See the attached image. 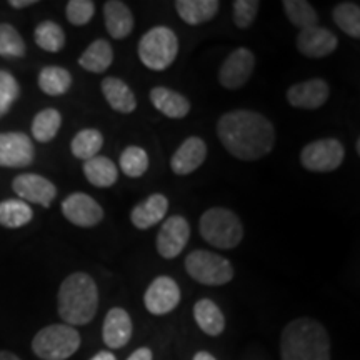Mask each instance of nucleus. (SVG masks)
<instances>
[{"mask_svg": "<svg viewBox=\"0 0 360 360\" xmlns=\"http://www.w3.org/2000/svg\"><path fill=\"white\" fill-rule=\"evenodd\" d=\"M102 94L109 105L119 114H132L137 109V98L132 89L119 77H105L102 80Z\"/></svg>", "mask_w": 360, "mask_h": 360, "instance_id": "22", "label": "nucleus"}, {"mask_svg": "<svg viewBox=\"0 0 360 360\" xmlns=\"http://www.w3.org/2000/svg\"><path fill=\"white\" fill-rule=\"evenodd\" d=\"M132 337V319L127 310L114 307L105 315L102 327L103 344L109 349H122Z\"/></svg>", "mask_w": 360, "mask_h": 360, "instance_id": "18", "label": "nucleus"}, {"mask_svg": "<svg viewBox=\"0 0 360 360\" xmlns=\"http://www.w3.org/2000/svg\"><path fill=\"white\" fill-rule=\"evenodd\" d=\"M90 360H117V359H115L114 354L109 352V350H102V352L96 354Z\"/></svg>", "mask_w": 360, "mask_h": 360, "instance_id": "41", "label": "nucleus"}, {"mask_svg": "<svg viewBox=\"0 0 360 360\" xmlns=\"http://www.w3.org/2000/svg\"><path fill=\"white\" fill-rule=\"evenodd\" d=\"M72 85V75L69 70L57 65L44 67L39 74V87L44 94L52 97L64 96Z\"/></svg>", "mask_w": 360, "mask_h": 360, "instance_id": "27", "label": "nucleus"}, {"mask_svg": "<svg viewBox=\"0 0 360 360\" xmlns=\"http://www.w3.org/2000/svg\"><path fill=\"white\" fill-rule=\"evenodd\" d=\"M127 360H152V350L148 347H141L135 350Z\"/></svg>", "mask_w": 360, "mask_h": 360, "instance_id": "39", "label": "nucleus"}, {"mask_svg": "<svg viewBox=\"0 0 360 360\" xmlns=\"http://www.w3.org/2000/svg\"><path fill=\"white\" fill-rule=\"evenodd\" d=\"M167 197L162 195V193H152L150 197H147L146 200L134 207L132 212H130V220H132L134 227H137L139 231H147V229L159 224L160 220H164L165 215H167Z\"/></svg>", "mask_w": 360, "mask_h": 360, "instance_id": "19", "label": "nucleus"}, {"mask_svg": "<svg viewBox=\"0 0 360 360\" xmlns=\"http://www.w3.org/2000/svg\"><path fill=\"white\" fill-rule=\"evenodd\" d=\"M217 135L222 146L238 160H259L276 146V130L267 117L254 110H232L220 117Z\"/></svg>", "mask_w": 360, "mask_h": 360, "instance_id": "1", "label": "nucleus"}, {"mask_svg": "<svg viewBox=\"0 0 360 360\" xmlns=\"http://www.w3.org/2000/svg\"><path fill=\"white\" fill-rule=\"evenodd\" d=\"M180 302V289L172 277L160 276L152 281L143 295L146 309L154 315H165L177 307Z\"/></svg>", "mask_w": 360, "mask_h": 360, "instance_id": "13", "label": "nucleus"}, {"mask_svg": "<svg viewBox=\"0 0 360 360\" xmlns=\"http://www.w3.org/2000/svg\"><path fill=\"white\" fill-rule=\"evenodd\" d=\"M11 7L13 8H25V7H30L34 6V4H37V0H11Z\"/></svg>", "mask_w": 360, "mask_h": 360, "instance_id": "40", "label": "nucleus"}, {"mask_svg": "<svg viewBox=\"0 0 360 360\" xmlns=\"http://www.w3.org/2000/svg\"><path fill=\"white\" fill-rule=\"evenodd\" d=\"M35 42L47 52H60L65 45V34L62 27L52 20H45L35 29Z\"/></svg>", "mask_w": 360, "mask_h": 360, "instance_id": "33", "label": "nucleus"}, {"mask_svg": "<svg viewBox=\"0 0 360 360\" xmlns=\"http://www.w3.org/2000/svg\"><path fill=\"white\" fill-rule=\"evenodd\" d=\"M281 360H330L326 327L309 317L287 323L281 335Z\"/></svg>", "mask_w": 360, "mask_h": 360, "instance_id": "2", "label": "nucleus"}, {"mask_svg": "<svg viewBox=\"0 0 360 360\" xmlns=\"http://www.w3.org/2000/svg\"><path fill=\"white\" fill-rule=\"evenodd\" d=\"M193 360H217V359H215L212 354L204 352V350H202V352H197L195 355H193Z\"/></svg>", "mask_w": 360, "mask_h": 360, "instance_id": "42", "label": "nucleus"}, {"mask_svg": "<svg viewBox=\"0 0 360 360\" xmlns=\"http://www.w3.org/2000/svg\"><path fill=\"white\" fill-rule=\"evenodd\" d=\"M193 319L204 334L217 337L225 328V317L219 305L210 299H200L193 305Z\"/></svg>", "mask_w": 360, "mask_h": 360, "instance_id": "24", "label": "nucleus"}, {"mask_svg": "<svg viewBox=\"0 0 360 360\" xmlns=\"http://www.w3.org/2000/svg\"><path fill=\"white\" fill-rule=\"evenodd\" d=\"M152 105L169 119H184L191 112V102L186 96L167 87H154L148 94Z\"/></svg>", "mask_w": 360, "mask_h": 360, "instance_id": "21", "label": "nucleus"}, {"mask_svg": "<svg viewBox=\"0 0 360 360\" xmlns=\"http://www.w3.org/2000/svg\"><path fill=\"white\" fill-rule=\"evenodd\" d=\"M207 159V146L200 137H188L180 143L170 159V169L177 175H188L197 170Z\"/></svg>", "mask_w": 360, "mask_h": 360, "instance_id": "17", "label": "nucleus"}, {"mask_svg": "<svg viewBox=\"0 0 360 360\" xmlns=\"http://www.w3.org/2000/svg\"><path fill=\"white\" fill-rule=\"evenodd\" d=\"M339 40L335 34L323 27H310V29L300 30L297 37V51L309 58H322L335 52Z\"/></svg>", "mask_w": 360, "mask_h": 360, "instance_id": "16", "label": "nucleus"}, {"mask_svg": "<svg viewBox=\"0 0 360 360\" xmlns=\"http://www.w3.org/2000/svg\"><path fill=\"white\" fill-rule=\"evenodd\" d=\"M328 84L323 79H310L305 82L294 84L287 90V102L295 109L315 110L327 102Z\"/></svg>", "mask_w": 360, "mask_h": 360, "instance_id": "15", "label": "nucleus"}, {"mask_svg": "<svg viewBox=\"0 0 360 360\" xmlns=\"http://www.w3.org/2000/svg\"><path fill=\"white\" fill-rule=\"evenodd\" d=\"M103 20L105 29L112 39L122 40L129 37L134 30L132 11L120 0H109L103 6Z\"/></svg>", "mask_w": 360, "mask_h": 360, "instance_id": "20", "label": "nucleus"}, {"mask_svg": "<svg viewBox=\"0 0 360 360\" xmlns=\"http://www.w3.org/2000/svg\"><path fill=\"white\" fill-rule=\"evenodd\" d=\"M148 155L142 147L130 146L120 154V170L130 179H139L147 172Z\"/></svg>", "mask_w": 360, "mask_h": 360, "instance_id": "34", "label": "nucleus"}, {"mask_svg": "<svg viewBox=\"0 0 360 360\" xmlns=\"http://www.w3.org/2000/svg\"><path fill=\"white\" fill-rule=\"evenodd\" d=\"M112 60H114V51L109 40L97 39L79 57V65L92 74H102L112 65Z\"/></svg>", "mask_w": 360, "mask_h": 360, "instance_id": "25", "label": "nucleus"}, {"mask_svg": "<svg viewBox=\"0 0 360 360\" xmlns=\"http://www.w3.org/2000/svg\"><path fill=\"white\" fill-rule=\"evenodd\" d=\"M94 13H96V4L92 0H70L65 7L67 20L77 27L89 24Z\"/></svg>", "mask_w": 360, "mask_h": 360, "instance_id": "37", "label": "nucleus"}, {"mask_svg": "<svg viewBox=\"0 0 360 360\" xmlns=\"http://www.w3.org/2000/svg\"><path fill=\"white\" fill-rule=\"evenodd\" d=\"M19 94L20 87L15 77L6 70H0V119L11 110Z\"/></svg>", "mask_w": 360, "mask_h": 360, "instance_id": "36", "label": "nucleus"}, {"mask_svg": "<svg viewBox=\"0 0 360 360\" xmlns=\"http://www.w3.org/2000/svg\"><path fill=\"white\" fill-rule=\"evenodd\" d=\"M103 146V135L97 129H84L72 139L70 150L77 159L90 160L97 157Z\"/></svg>", "mask_w": 360, "mask_h": 360, "instance_id": "29", "label": "nucleus"}, {"mask_svg": "<svg viewBox=\"0 0 360 360\" xmlns=\"http://www.w3.org/2000/svg\"><path fill=\"white\" fill-rule=\"evenodd\" d=\"M35 148L24 132L0 134V167L19 169L34 162Z\"/></svg>", "mask_w": 360, "mask_h": 360, "instance_id": "10", "label": "nucleus"}, {"mask_svg": "<svg viewBox=\"0 0 360 360\" xmlns=\"http://www.w3.org/2000/svg\"><path fill=\"white\" fill-rule=\"evenodd\" d=\"M199 232L207 244L220 250H231L244 238L240 219L224 207H212L202 214Z\"/></svg>", "mask_w": 360, "mask_h": 360, "instance_id": "4", "label": "nucleus"}, {"mask_svg": "<svg viewBox=\"0 0 360 360\" xmlns=\"http://www.w3.org/2000/svg\"><path fill=\"white\" fill-rule=\"evenodd\" d=\"M34 212L29 204L19 199H7L0 202V225L7 229L24 227L32 220Z\"/></svg>", "mask_w": 360, "mask_h": 360, "instance_id": "28", "label": "nucleus"}, {"mask_svg": "<svg viewBox=\"0 0 360 360\" xmlns=\"http://www.w3.org/2000/svg\"><path fill=\"white\" fill-rule=\"evenodd\" d=\"M260 8L257 0H236L233 2V22L238 29H249L254 24Z\"/></svg>", "mask_w": 360, "mask_h": 360, "instance_id": "38", "label": "nucleus"}, {"mask_svg": "<svg viewBox=\"0 0 360 360\" xmlns=\"http://www.w3.org/2000/svg\"><path fill=\"white\" fill-rule=\"evenodd\" d=\"M220 4L217 0H177L175 11L188 25H200L217 15Z\"/></svg>", "mask_w": 360, "mask_h": 360, "instance_id": "23", "label": "nucleus"}, {"mask_svg": "<svg viewBox=\"0 0 360 360\" xmlns=\"http://www.w3.org/2000/svg\"><path fill=\"white\" fill-rule=\"evenodd\" d=\"M188 238H191V225L187 219L180 215H172L162 224L159 236H157V252L164 259H175L180 252L186 249Z\"/></svg>", "mask_w": 360, "mask_h": 360, "instance_id": "11", "label": "nucleus"}, {"mask_svg": "<svg viewBox=\"0 0 360 360\" xmlns=\"http://www.w3.org/2000/svg\"><path fill=\"white\" fill-rule=\"evenodd\" d=\"M283 13L287 15V19L290 20L292 25H295L297 29L305 30L310 27L317 25V12L305 0H285L282 2Z\"/></svg>", "mask_w": 360, "mask_h": 360, "instance_id": "32", "label": "nucleus"}, {"mask_svg": "<svg viewBox=\"0 0 360 360\" xmlns=\"http://www.w3.org/2000/svg\"><path fill=\"white\" fill-rule=\"evenodd\" d=\"M186 270L193 281L204 285H224L233 278L232 264L222 255L207 250H193L186 259Z\"/></svg>", "mask_w": 360, "mask_h": 360, "instance_id": "7", "label": "nucleus"}, {"mask_svg": "<svg viewBox=\"0 0 360 360\" xmlns=\"http://www.w3.org/2000/svg\"><path fill=\"white\" fill-rule=\"evenodd\" d=\"M62 212L70 224L84 229L96 227L103 219V209L98 205V202L84 192L70 193L62 202Z\"/></svg>", "mask_w": 360, "mask_h": 360, "instance_id": "12", "label": "nucleus"}, {"mask_svg": "<svg viewBox=\"0 0 360 360\" xmlns=\"http://www.w3.org/2000/svg\"><path fill=\"white\" fill-rule=\"evenodd\" d=\"M80 347L77 328L67 323H52L37 332L32 340V350L42 360H67Z\"/></svg>", "mask_w": 360, "mask_h": 360, "instance_id": "6", "label": "nucleus"}, {"mask_svg": "<svg viewBox=\"0 0 360 360\" xmlns=\"http://www.w3.org/2000/svg\"><path fill=\"white\" fill-rule=\"evenodd\" d=\"M57 302L58 315L67 326L77 327L92 322L98 309L96 281L85 272L70 274L58 289Z\"/></svg>", "mask_w": 360, "mask_h": 360, "instance_id": "3", "label": "nucleus"}, {"mask_svg": "<svg viewBox=\"0 0 360 360\" xmlns=\"http://www.w3.org/2000/svg\"><path fill=\"white\" fill-rule=\"evenodd\" d=\"M255 69V56L249 49L238 47L224 60L219 70V82L227 90H237L249 82Z\"/></svg>", "mask_w": 360, "mask_h": 360, "instance_id": "9", "label": "nucleus"}, {"mask_svg": "<svg viewBox=\"0 0 360 360\" xmlns=\"http://www.w3.org/2000/svg\"><path fill=\"white\" fill-rule=\"evenodd\" d=\"M25 42L11 24H0V57L20 58L25 56Z\"/></svg>", "mask_w": 360, "mask_h": 360, "instance_id": "35", "label": "nucleus"}, {"mask_svg": "<svg viewBox=\"0 0 360 360\" xmlns=\"http://www.w3.org/2000/svg\"><path fill=\"white\" fill-rule=\"evenodd\" d=\"M345 148L337 139H321L307 143L300 152V164L310 172H334L342 165Z\"/></svg>", "mask_w": 360, "mask_h": 360, "instance_id": "8", "label": "nucleus"}, {"mask_svg": "<svg viewBox=\"0 0 360 360\" xmlns=\"http://www.w3.org/2000/svg\"><path fill=\"white\" fill-rule=\"evenodd\" d=\"M334 22L344 34L360 39V7L355 2H342L334 7Z\"/></svg>", "mask_w": 360, "mask_h": 360, "instance_id": "31", "label": "nucleus"}, {"mask_svg": "<svg viewBox=\"0 0 360 360\" xmlns=\"http://www.w3.org/2000/svg\"><path fill=\"white\" fill-rule=\"evenodd\" d=\"M0 360H20L15 354L7 352V350H0Z\"/></svg>", "mask_w": 360, "mask_h": 360, "instance_id": "43", "label": "nucleus"}, {"mask_svg": "<svg viewBox=\"0 0 360 360\" xmlns=\"http://www.w3.org/2000/svg\"><path fill=\"white\" fill-rule=\"evenodd\" d=\"M62 125V115L56 109H44L34 117L32 135L39 142H51Z\"/></svg>", "mask_w": 360, "mask_h": 360, "instance_id": "30", "label": "nucleus"}, {"mask_svg": "<svg viewBox=\"0 0 360 360\" xmlns=\"http://www.w3.org/2000/svg\"><path fill=\"white\" fill-rule=\"evenodd\" d=\"M179 52V39L172 29L159 25L143 34L137 47L139 58L150 70H165L174 64Z\"/></svg>", "mask_w": 360, "mask_h": 360, "instance_id": "5", "label": "nucleus"}, {"mask_svg": "<svg viewBox=\"0 0 360 360\" xmlns=\"http://www.w3.org/2000/svg\"><path fill=\"white\" fill-rule=\"evenodd\" d=\"M12 188L22 200L42 207H51L57 195V188L51 180L37 174H22L13 179Z\"/></svg>", "mask_w": 360, "mask_h": 360, "instance_id": "14", "label": "nucleus"}, {"mask_svg": "<svg viewBox=\"0 0 360 360\" xmlns=\"http://www.w3.org/2000/svg\"><path fill=\"white\" fill-rule=\"evenodd\" d=\"M84 175L94 187L107 188L112 187L119 179V169L109 157L97 155L94 159L85 160Z\"/></svg>", "mask_w": 360, "mask_h": 360, "instance_id": "26", "label": "nucleus"}]
</instances>
